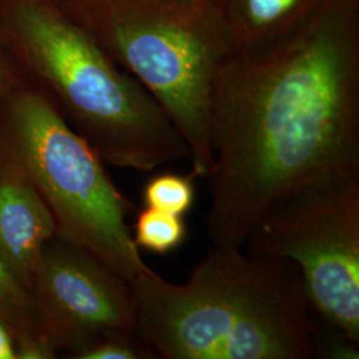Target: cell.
Wrapping results in <instances>:
<instances>
[{
	"instance_id": "14",
	"label": "cell",
	"mask_w": 359,
	"mask_h": 359,
	"mask_svg": "<svg viewBox=\"0 0 359 359\" xmlns=\"http://www.w3.org/2000/svg\"><path fill=\"white\" fill-rule=\"evenodd\" d=\"M15 345L16 358L48 359L55 357V347L41 335L19 338Z\"/></svg>"
},
{
	"instance_id": "11",
	"label": "cell",
	"mask_w": 359,
	"mask_h": 359,
	"mask_svg": "<svg viewBox=\"0 0 359 359\" xmlns=\"http://www.w3.org/2000/svg\"><path fill=\"white\" fill-rule=\"evenodd\" d=\"M0 320L16 338L40 335L35 305L29 290L16 280L0 257Z\"/></svg>"
},
{
	"instance_id": "15",
	"label": "cell",
	"mask_w": 359,
	"mask_h": 359,
	"mask_svg": "<svg viewBox=\"0 0 359 359\" xmlns=\"http://www.w3.org/2000/svg\"><path fill=\"white\" fill-rule=\"evenodd\" d=\"M322 354H327L326 357L334 359H358V345L337 334V338L327 344Z\"/></svg>"
},
{
	"instance_id": "8",
	"label": "cell",
	"mask_w": 359,
	"mask_h": 359,
	"mask_svg": "<svg viewBox=\"0 0 359 359\" xmlns=\"http://www.w3.org/2000/svg\"><path fill=\"white\" fill-rule=\"evenodd\" d=\"M57 234L41 194L18 167L0 168V257L31 293L44 246Z\"/></svg>"
},
{
	"instance_id": "1",
	"label": "cell",
	"mask_w": 359,
	"mask_h": 359,
	"mask_svg": "<svg viewBox=\"0 0 359 359\" xmlns=\"http://www.w3.org/2000/svg\"><path fill=\"white\" fill-rule=\"evenodd\" d=\"M210 148L216 248L241 249L289 193L359 173V0H325L289 35L228 56L212 90Z\"/></svg>"
},
{
	"instance_id": "7",
	"label": "cell",
	"mask_w": 359,
	"mask_h": 359,
	"mask_svg": "<svg viewBox=\"0 0 359 359\" xmlns=\"http://www.w3.org/2000/svg\"><path fill=\"white\" fill-rule=\"evenodd\" d=\"M31 295L40 335L55 348L75 353L111 330L135 333L132 286L65 238L44 246Z\"/></svg>"
},
{
	"instance_id": "5",
	"label": "cell",
	"mask_w": 359,
	"mask_h": 359,
	"mask_svg": "<svg viewBox=\"0 0 359 359\" xmlns=\"http://www.w3.org/2000/svg\"><path fill=\"white\" fill-rule=\"evenodd\" d=\"M13 116L18 167L50 208L59 237L130 285L149 269L127 224L135 204L108 177L90 142L43 96L22 95Z\"/></svg>"
},
{
	"instance_id": "16",
	"label": "cell",
	"mask_w": 359,
	"mask_h": 359,
	"mask_svg": "<svg viewBox=\"0 0 359 359\" xmlns=\"http://www.w3.org/2000/svg\"><path fill=\"white\" fill-rule=\"evenodd\" d=\"M16 358V345L8 326L0 320V359Z\"/></svg>"
},
{
	"instance_id": "2",
	"label": "cell",
	"mask_w": 359,
	"mask_h": 359,
	"mask_svg": "<svg viewBox=\"0 0 359 359\" xmlns=\"http://www.w3.org/2000/svg\"><path fill=\"white\" fill-rule=\"evenodd\" d=\"M135 333L157 358L311 359L321 354L299 268L213 246L185 283L149 269L130 283Z\"/></svg>"
},
{
	"instance_id": "12",
	"label": "cell",
	"mask_w": 359,
	"mask_h": 359,
	"mask_svg": "<svg viewBox=\"0 0 359 359\" xmlns=\"http://www.w3.org/2000/svg\"><path fill=\"white\" fill-rule=\"evenodd\" d=\"M196 179L197 177L192 172L188 176L172 172L154 176L144 187V204L147 208H154L182 217L189 212L194 203Z\"/></svg>"
},
{
	"instance_id": "4",
	"label": "cell",
	"mask_w": 359,
	"mask_h": 359,
	"mask_svg": "<svg viewBox=\"0 0 359 359\" xmlns=\"http://www.w3.org/2000/svg\"><path fill=\"white\" fill-rule=\"evenodd\" d=\"M16 25L39 74L103 160L140 172L191 160L187 142L161 107L116 67L84 27L38 3H20Z\"/></svg>"
},
{
	"instance_id": "6",
	"label": "cell",
	"mask_w": 359,
	"mask_h": 359,
	"mask_svg": "<svg viewBox=\"0 0 359 359\" xmlns=\"http://www.w3.org/2000/svg\"><path fill=\"white\" fill-rule=\"evenodd\" d=\"M241 249L293 261L311 309L359 345V173L289 193L258 219Z\"/></svg>"
},
{
	"instance_id": "3",
	"label": "cell",
	"mask_w": 359,
	"mask_h": 359,
	"mask_svg": "<svg viewBox=\"0 0 359 359\" xmlns=\"http://www.w3.org/2000/svg\"><path fill=\"white\" fill-rule=\"evenodd\" d=\"M84 25L165 112L206 177L218 68L236 51L216 0H81ZM81 25V23H79Z\"/></svg>"
},
{
	"instance_id": "13",
	"label": "cell",
	"mask_w": 359,
	"mask_h": 359,
	"mask_svg": "<svg viewBox=\"0 0 359 359\" xmlns=\"http://www.w3.org/2000/svg\"><path fill=\"white\" fill-rule=\"evenodd\" d=\"M79 359H154L152 350L142 344L137 334L111 330L99 335L74 353Z\"/></svg>"
},
{
	"instance_id": "17",
	"label": "cell",
	"mask_w": 359,
	"mask_h": 359,
	"mask_svg": "<svg viewBox=\"0 0 359 359\" xmlns=\"http://www.w3.org/2000/svg\"><path fill=\"white\" fill-rule=\"evenodd\" d=\"M0 90H1V74H0Z\"/></svg>"
},
{
	"instance_id": "9",
	"label": "cell",
	"mask_w": 359,
	"mask_h": 359,
	"mask_svg": "<svg viewBox=\"0 0 359 359\" xmlns=\"http://www.w3.org/2000/svg\"><path fill=\"white\" fill-rule=\"evenodd\" d=\"M237 51L256 50L293 32L325 0H216Z\"/></svg>"
},
{
	"instance_id": "10",
	"label": "cell",
	"mask_w": 359,
	"mask_h": 359,
	"mask_svg": "<svg viewBox=\"0 0 359 359\" xmlns=\"http://www.w3.org/2000/svg\"><path fill=\"white\" fill-rule=\"evenodd\" d=\"M132 236L139 249L168 255L185 241L187 225L181 216L145 208L137 215Z\"/></svg>"
}]
</instances>
